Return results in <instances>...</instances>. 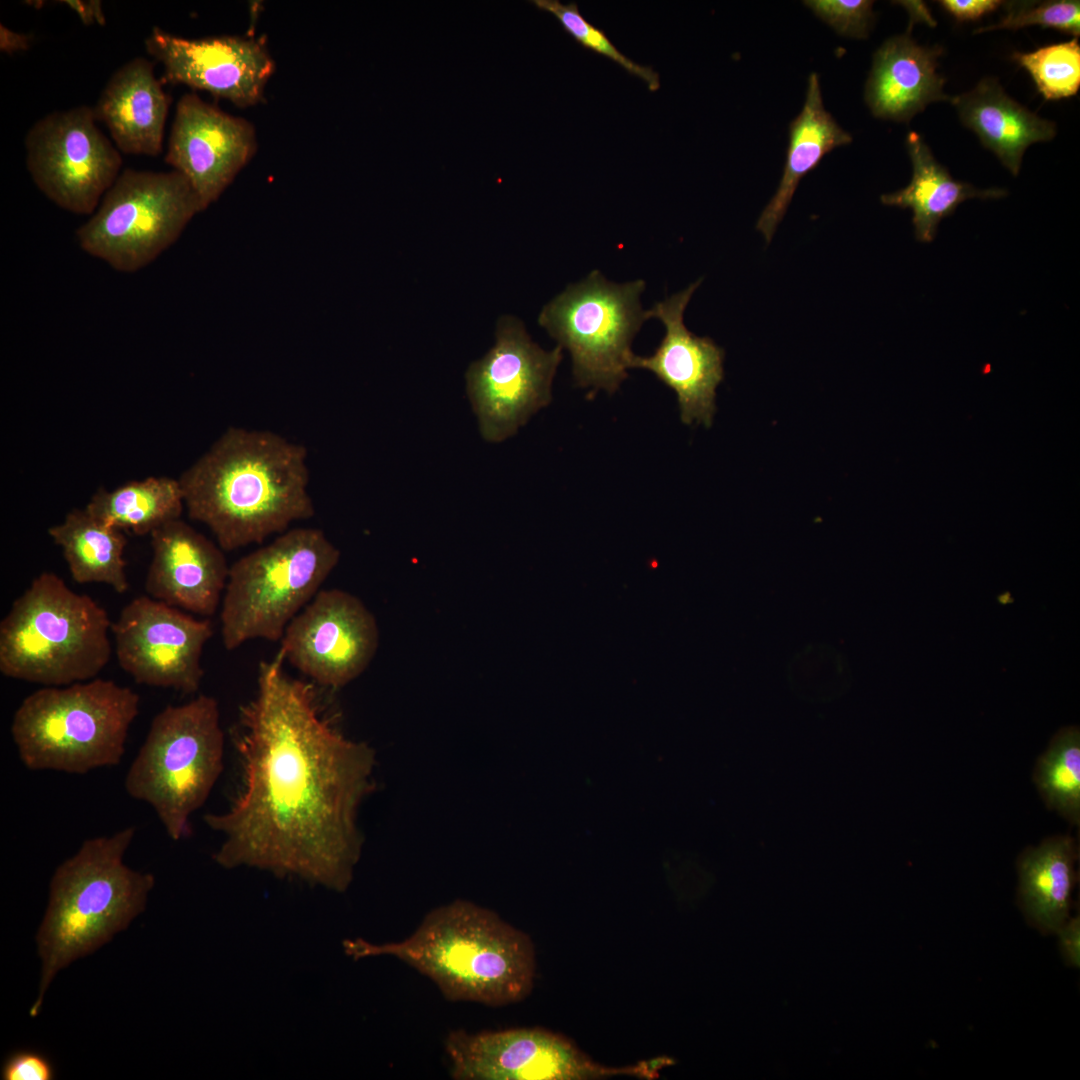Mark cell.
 <instances>
[{
  "label": "cell",
  "mask_w": 1080,
  "mask_h": 1080,
  "mask_svg": "<svg viewBox=\"0 0 1080 1080\" xmlns=\"http://www.w3.org/2000/svg\"><path fill=\"white\" fill-rule=\"evenodd\" d=\"M803 3L842 36L866 38L873 26V1L807 0Z\"/></svg>",
  "instance_id": "1f68e13d"
},
{
  "label": "cell",
  "mask_w": 1080,
  "mask_h": 1080,
  "mask_svg": "<svg viewBox=\"0 0 1080 1080\" xmlns=\"http://www.w3.org/2000/svg\"><path fill=\"white\" fill-rule=\"evenodd\" d=\"M455 1080H582L616 1075L657 1077L668 1064L658 1058L628 1067L593 1062L567 1038L539 1028L468 1033L454 1030L445 1040Z\"/></svg>",
  "instance_id": "4fadbf2b"
},
{
  "label": "cell",
  "mask_w": 1080,
  "mask_h": 1080,
  "mask_svg": "<svg viewBox=\"0 0 1080 1080\" xmlns=\"http://www.w3.org/2000/svg\"><path fill=\"white\" fill-rule=\"evenodd\" d=\"M256 148L250 122L190 93L176 105L165 162L187 179L204 211L233 182Z\"/></svg>",
  "instance_id": "e0dca14e"
},
{
  "label": "cell",
  "mask_w": 1080,
  "mask_h": 1080,
  "mask_svg": "<svg viewBox=\"0 0 1080 1080\" xmlns=\"http://www.w3.org/2000/svg\"><path fill=\"white\" fill-rule=\"evenodd\" d=\"M562 351L559 345L542 349L519 319H498L494 346L465 374L466 392L485 441L500 443L514 436L551 402Z\"/></svg>",
  "instance_id": "8fae6325"
},
{
  "label": "cell",
  "mask_w": 1080,
  "mask_h": 1080,
  "mask_svg": "<svg viewBox=\"0 0 1080 1080\" xmlns=\"http://www.w3.org/2000/svg\"><path fill=\"white\" fill-rule=\"evenodd\" d=\"M906 147L913 167L911 182L901 190L882 195L881 202L912 210L915 237L920 242H932L940 221L953 214L963 201L996 199L1007 194L1001 188L978 189L953 179L916 132L907 135Z\"/></svg>",
  "instance_id": "cb8c5ba5"
},
{
  "label": "cell",
  "mask_w": 1080,
  "mask_h": 1080,
  "mask_svg": "<svg viewBox=\"0 0 1080 1080\" xmlns=\"http://www.w3.org/2000/svg\"><path fill=\"white\" fill-rule=\"evenodd\" d=\"M641 279L617 284L594 270L541 310L540 326L566 348L577 386L615 392L627 378L631 344L648 318Z\"/></svg>",
  "instance_id": "30bf717a"
},
{
  "label": "cell",
  "mask_w": 1080,
  "mask_h": 1080,
  "mask_svg": "<svg viewBox=\"0 0 1080 1080\" xmlns=\"http://www.w3.org/2000/svg\"><path fill=\"white\" fill-rule=\"evenodd\" d=\"M278 651L285 661L328 688H341L368 667L379 643L376 619L341 589H322L292 619Z\"/></svg>",
  "instance_id": "9a60e30c"
},
{
  "label": "cell",
  "mask_w": 1080,
  "mask_h": 1080,
  "mask_svg": "<svg viewBox=\"0 0 1080 1080\" xmlns=\"http://www.w3.org/2000/svg\"><path fill=\"white\" fill-rule=\"evenodd\" d=\"M55 1070L50 1060L43 1054L31 1050H19L11 1053L1 1069L3 1080H51Z\"/></svg>",
  "instance_id": "d6a6232c"
},
{
  "label": "cell",
  "mask_w": 1080,
  "mask_h": 1080,
  "mask_svg": "<svg viewBox=\"0 0 1080 1080\" xmlns=\"http://www.w3.org/2000/svg\"><path fill=\"white\" fill-rule=\"evenodd\" d=\"M1075 859V844L1067 836L1050 838L1021 857L1022 904L1030 920L1044 932H1057L1068 919Z\"/></svg>",
  "instance_id": "484cf974"
},
{
  "label": "cell",
  "mask_w": 1080,
  "mask_h": 1080,
  "mask_svg": "<svg viewBox=\"0 0 1080 1080\" xmlns=\"http://www.w3.org/2000/svg\"><path fill=\"white\" fill-rule=\"evenodd\" d=\"M942 49L916 43L909 34L887 39L875 52L865 100L875 117L909 122L934 101H950L936 72Z\"/></svg>",
  "instance_id": "44dd1931"
},
{
  "label": "cell",
  "mask_w": 1080,
  "mask_h": 1080,
  "mask_svg": "<svg viewBox=\"0 0 1080 1080\" xmlns=\"http://www.w3.org/2000/svg\"><path fill=\"white\" fill-rule=\"evenodd\" d=\"M145 47L162 65V81L204 90L239 107L264 100L274 71L265 45L239 36L190 39L153 27Z\"/></svg>",
  "instance_id": "2e32d148"
},
{
  "label": "cell",
  "mask_w": 1080,
  "mask_h": 1080,
  "mask_svg": "<svg viewBox=\"0 0 1080 1080\" xmlns=\"http://www.w3.org/2000/svg\"><path fill=\"white\" fill-rule=\"evenodd\" d=\"M111 626L93 598L42 572L0 622V672L43 686L94 679L111 658Z\"/></svg>",
  "instance_id": "5b68a950"
},
{
  "label": "cell",
  "mask_w": 1080,
  "mask_h": 1080,
  "mask_svg": "<svg viewBox=\"0 0 1080 1080\" xmlns=\"http://www.w3.org/2000/svg\"><path fill=\"white\" fill-rule=\"evenodd\" d=\"M170 103L155 76L154 62L136 57L113 73L93 111L120 152L156 157L163 150Z\"/></svg>",
  "instance_id": "ffe728a7"
},
{
  "label": "cell",
  "mask_w": 1080,
  "mask_h": 1080,
  "mask_svg": "<svg viewBox=\"0 0 1080 1080\" xmlns=\"http://www.w3.org/2000/svg\"><path fill=\"white\" fill-rule=\"evenodd\" d=\"M48 534L61 548L75 582L105 584L119 594L128 590L123 531L99 521L84 507L69 511L48 528Z\"/></svg>",
  "instance_id": "d4e9b609"
},
{
  "label": "cell",
  "mask_w": 1080,
  "mask_h": 1080,
  "mask_svg": "<svg viewBox=\"0 0 1080 1080\" xmlns=\"http://www.w3.org/2000/svg\"><path fill=\"white\" fill-rule=\"evenodd\" d=\"M1035 781L1046 803L1074 824L1080 818V733L1060 730L1038 761Z\"/></svg>",
  "instance_id": "83f0119b"
},
{
  "label": "cell",
  "mask_w": 1080,
  "mask_h": 1080,
  "mask_svg": "<svg viewBox=\"0 0 1080 1080\" xmlns=\"http://www.w3.org/2000/svg\"><path fill=\"white\" fill-rule=\"evenodd\" d=\"M530 2L537 9L552 14L564 31L579 44L619 64L628 73L643 80L650 91L659 89L658 73L651 67L639 65L622 54L602 30L590 24L582 16L576 3L563 4L559 0H532Z\"/></svg>",
  "instance_id": "f546056e"
},
{
  "label": "cell",
  "mask_w": 1080,
  "mask_h": 1080,
  "mask_svg": "<svg viewBox=\"0 0 1080 1080\" xmlns=\"http://www.w3.org/2000/svg\"><path fill=\"white\" fill-rule=\"evenodd\" d=\"M111 632L119 666L136 683L185 694L198 691L203 649L213 635L209 619L142 595L122 608Z\"/></svg>",
  "instance_id": "5bb4252c"
},
{
  "label": "cell",
  "mask_w": 1080,
  "mask_h": 1080,
  "mask_svg": "<svg viewBox=\"0 0 1080 1080\" xmlns=\"http://www.w3.org/2000/svg\"><path fill=\"white\" fill-rule=\"evenodd\" d=\"M30 44L29 37L20 35L1 25V49L5 52L25 51Z\"/></svg>",
  "instance_id": "8d00e7d4"
},
{
  "label": "cell",
  "mask_w": 1080,
  "mask_h": 1080,
  "mask_svg": "<svg viewBox=\"0 0 1080 1080\" xmlns=\"http://www.w3.org/2000/svg\"><path fill=\"white\" fill-rule=\"evenodd\" d=\"M1060 946L1069 965L1079 967L1080 963V921L1079 917L1066 921L1058 930Z\"/></svg>",
  "instance_id": "e575fe53"
},
{
  "label": "cell",
  "mask_w": 1080,
  "mask_h": 1080,
  "mask_svg": "<svg viewBox=\"0 0 1080 1080\" xmlns=\"http://www.w3.org/2000/svg\"><path fill=\"white\" fill-rule=\"evenodd\" d=\"M1012 57L1030 73L1046 100H1057L1077 93L1080 86V45L1076 37L1032 52H1015Z\"/></svg>",
  "instance_id": "f1b7e54d"
},
{
  "label": "cell",
  "mask_w": 1080,
  "mask_h": 1080,
  "mask_svg": "<svg viewBox=\"0 0 1080 1080\" xmlns=\"http://www.w3.org/2000/svg\"><path fill=\"white\" fill-rule=\"evenodd\" d=\"M223 758L219 705L202 694L155 715L124 787L130 797L149 804L167 835L178 841L189 834L191 815L219 779Z\"/></svg>",
  "instance_id": "52a82bcc"
},
{
  "label": "cell",
  "mask_w": 1080,
  "mask_h": 1080,
  "mask_svg": "<svg viewBox=\"0 0 1080 1080\" xmlns=\"http://www.w3.org/2000/svg\"><path fill=\"white\" fill-rule=\"evenodd\" d=\"M851 141V135L825 109L819 76L811 73L803 108L789 125V145L781 181L756 224L767 243L785 215L799 181L827 153Z\"/></svg>",
  "instance_id": "603a6c76"
},
{
  "label": "cell",
  "mask_w": 1080,
  "mask_h": 1080,
  "mask_svg": "<svg viewBox=\"0 0 1080 1080\" xmlns=\"http://www.w3.org/2000/svg\"><path fill=\"white\" fill-rule=\"evenodd\" d=\"M898 3L901 4L902 6H904L907 9V11L909 12V14H910V26L912 25L913 22L918 21V20H922V19L928 21L930 24L933 23V19L931 18L930 14H929V11L926 9L925 5H923L922 2H919V1H917V2H914V1H900Z\"/></svg>",
  "instance_id": "74e56055"
},
{
  "label": "cell",
  "mask_w": 1080,
  "mask_h": 1080,
  "mask_svg": "<svg viewBox=\"0 0 1080 1080\" xmlns=\"http://www.w3.org/2000/svg\"><path fill=\"white\" fill-rule=\"evenodd\" d=\"M950 102L962 123L1015 176L1025 150L1033 143L1050 141L1056 134L1053 122L1010 98L994 78H984L973 90L951 97Z\"/></svg>",
  "instance_id": "7402d4cb"
},
{
  "label": "cell",
  "mask_w": 1080,
  "mask_h": 1080,
  "mask_svg": "<svg viewBox=\"0 0 1080 1080\" xmlns=\"http://www.w3.org/2000/svg\"><path fill=\"white\" fill-rule=\"evenodd\" d=\"M340 554L322 530L298 527L235 561L220 609L225 649L254 639L281 640L335 569Z\"/></svg>",
  "instance_id": "ba28073f"
},
{
  "label": "cell",
  "mask_w": 1080,
  "mask_h": 1080,
  "mask_svg": "<svg viewBox=\"0 0 1080 1080\" xmlns=\"http://www.w3.org/2000/svg\"><path fill=\"white\" fill-rule=\"evenodd\" d=\"M284 662L278 652L259 664L256 693L240 708L243 786L229 810L204 816L223 836L213 858L344 892L361 855L357 813L375 788V752L337 731L313 685Z\"/></svg>",
  "instance_id": "6da1fadb"
},
{
  "label": "cell",
  "mask_w": 1080,
  "mask_h": 1080,
  "mask_svg": "<svg viewBox=\"0 0 1080 1080\" xmlns=\"http://www.w3.org/2000/svg\"><path fill=\"white\" fill-rule=\"evenodd\" d=\"M1006 15L997 23L976 29L982 33L996 29H1019L1030 25L1057 29L1074 37L1080 34L1079 1L1058 0L1044 2L1010 1L1003 4Z\"/></svg>",
  "instance_id": "4dcf8cb0"
},
{
  "label": "cell",
  "mask_w": 1080,
  "mask_h": 1080,
  "mask_svg": "<svg viewBox=\"0 0 1080 1080\" xmlns=\"http://www.w3.org/2000/svg\"><path fill=\"white\" fill-rule=\"evenodd\" d=\"M184 508L178 479L166 476L130 481L111 491L100 487L85 506L104 524L140 536L179 519Z\"/></svg>",
  "instance_id": "4316f807"
},
{
  "label": "cell",
  "mask_w": 1080,
  "mask_h": 1080,
  "mask_svg": "<svg viewBox=\"0 0 1080 1080\" xmlns=\"http://www.w3.org/2000/svg\"><path fill=\"white\" fill-rule=\"evenodd\" d=\"M150 537L147 595L203 617L214 615L230 568L224 550L181 518L159 527Z\"/></svg>",
  "instance_id": "d6986e66"
},
{
  "label": "cell",
  "mask_w": 1080,
  "mask_h": 1080,
  "mask_svg": "<svg viewBox=\"0 0 1080 1080\" xmlns=\"http://www.w3.org/2000/svg\"><path fill=\"white\" fill-rule=\"evenodd\" d=\"M139 705L113 680L44 686L22 700L10 732L27 769L85 774L121 762Z\"/></svg>",
  "instance_id": "8992f818"
},
{
  "label": "cell",
  "mask_w": 1080,
  "mask_h": 1080,
  "mask_svg": "<svg viewBox=\"0 0 1080 1080\" xmlns=\"http://www.w3.org/2000/svg\"><path fill=\"white\" fill-rule=\"evenodd\" d=\"M178 481L189 517L224 551L262 543L315 514L306 448L270 430L228 428Z\"/></svg>",
  "instance_id": "7a4b0ae2"
},
{
  "label": "cell",
  "mask_w": 1080,
  "mask_h": 1080,
  "mask_svg": "<svg viewBox=\"0 0 1080 1080\" xmlns=\"http://www.w3.org/2000/svg\"><path fill=\"white\" fill-rule=\"evenodd\" d=\"M96 122L93 108L77 106L40 118L25 137L34 184L74 214H93L120 174V151Z\"/></svg>",
  "instance_id": "7c38bea8"
},
{
  "label": "cell",
  "mask_w": 1080,
  "mask_h": 1080,
  "mask_svg": "<svg viewBox=\"0 0 1080 1080\" xmlns=\"http://www.w3.org/2000/svg\"><path fill=\"white\" fill-rule=\"evenodd\" d=\"M134 835L129 826L87 839L56 868L36 935L41 977L31 1017L60 970L109 942L145 910L155 878L124 863Z\"/></svg>",
  "instance_id": "277c9868"
},
{
  "label": "cell",
  "mask_w": 1080,
  "mask_h": 1080,
  "mask_svg": "<svg viewBox=\"0 0 1080 1080\" xmlns=\"http://www.w3.org/2000/svg\"><path fill=\"white\" fill-rule=\"evenodd\" d=\"M702 279L656 303L648 318L659 319L665 335L652 355L633 354L629 368L645 369L677 395L681 421L709 427L716 411V388L724 379V350L711 338L689 331L683 314Z\"/></svg>",
  "instance_id": "ac0fdd59"
},
{
  "label": "cell",
  "mask_w": 1080,
  "mask_h": 1080,
  "mask_svg": "<svg viewBox=\"0 0 1080 1080\" xmlns=\"http://www.w3.org/2000/svg\"><path fill=\"white\" fill-rule=\"evenodd\" d=\"M343 948L355 960L396 957L430 978L450 1001L513 1004L530 994L535 978L529 936L495 912L464 900L430 911L403 941L346 939Z\"/></svg>",
  "instance_id": "3957f363"
},
{
  "label": "cell",
  "mask_w": 1080,
  "mask_h": 1080,
  "mask_svg": "<svg viewBox=\"0 0 1080 1080\" xmlns=\"http://www.w3.org/2000/svg\"><path fill=\"white\" fill-rule=\"evenodd\" d=\"M62 3H65L73 11H75V13L79 16L80 20L85 25L105 24V16L100 1L68 0L62 1Z\"/></svg>",
  "instance_id": "d590c367"
},
{
  "label": "cell",
  "mask_w": 1080,
  "mask_h": 1080,
  "mask_svg": "<svg viewBox=\"0 0 1080 1080\" xmlns=\"http://www.w3.org/2000/svg\"><path fill=\"white\" fill-rule=\"evenodd\" d=\"M939 3L958 21L976 20L1003 4L999 0H942Z\"/></svg>",
  "instance_id": "836d02e7"
},
{
  "label": "cell",
  "mask_w": 1080,
  "mask_h": 1080,
  "mask_svg": "<svg viewBox=\"0 0 1080 1080\" xmlns=\"http://www.w3.org/2000/svg\"><path fill=\"white\" fill-rule=\"evenodd\" d=\"M199 212V199L179 172L125 169L76 239L114 270L133 273L173 245Z\"/></svg>",
  "instance_id": "9c48e42d"
}]
</instances>
